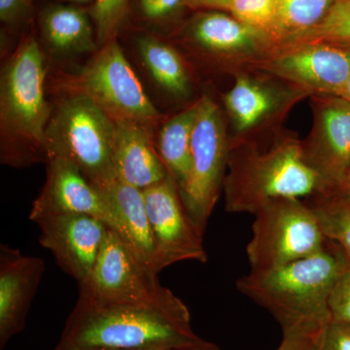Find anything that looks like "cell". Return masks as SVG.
I'll return each instance as SVG.
<instances>
[{
    "mask_svg": "<svg viewBox=\"0 0 350 350\" xmlns=\"http://www.w3.org/2000/svg\"><path fill=\"white\" fill-rule=\"evenodd\" d=\"M350 265L340 246L327 241L324 248L267 271H251L237 282L241 293L268 310L283 334L319 337L331 321L329 301L336 282Z\"/></svg>",
    "mask_w": 350,
    "mask_h": 350,
    "instance_id": "1",
    "label": "cell"
},
{
    "mask_svg": "<svg viewBox=\"0 0 350 350\" xmlns=\"http://www.w3.org/2000/svg\"><path fill=\"white\" fill-rule=\"evenodd\" d=\"M190 315L158 308L105 303L79 295L59 350H174L204 344Z\"/></svg>",
    "mask_w": 350,
    "mask_h": 350,
    "instance_id": "2",
    "label": "cell"
},
{
    "mask_svg": "<svg viewBox=\"0 0 350 350\" xmlns=\"http://www.w3.org/2000/svg\"><path fill=\"white\" fill-rule=\"evenodd\" d=\"M45 68L38 41L25 38L2 70L1 163L15 167L47 163L46 129L52 108L44 96Z\"/></svg>",
    "mask_w": 350,
    "mask_h": 350,
    "instance_id": "3",
    "label": "cell"
},
{
    "mask_svg": "<svg viewBox=\"0 0 350 350\" xmlns=\"http://www.w3.org/2000/svg\"><path fill=\"white\" fill-rule=\"evenodd\" d=\"M231 167L225 179L228 213L255 214L278 199H300L319 192L320 180L294 142L278 145L268 153L248 152L228 159Z\"/></svg>",
    "mask_w": 350,
    "mask_h": 350,
    "instance_id": "4",
    "label": "cell"
},
{
    "mask_svg": "<svg viewBox=\"0 0 350 350\" xmlns=\"http://www.w3.org/2000/svg\"><path fill=\"white\" fill-rule=\"evenodd\" d=\"M115 121L89 96L62 101L46 129L48 161L63 157L75 163L98 189L117 180L113 162Z\"/></svg>",
    "mask_w": 350,
    "mask_h": 350,
    "instance_id": "5",
    "label": "cell"
},
{
    "mask_svg": "<svg viewBox=\"0 0 350 350\" xmlns=\"http://www.w3.org/2000/svg\"><path fill=\"white\" fill-rule=\"evenodd\" d=\"M78 287L79 295L93 300L190 315L185 304L162 285L158 273L148 268L109 228L91 278Z\"/></svg>",
    "mask_w": 350,
    "mask_h": 350,
    "instance_id": "6",
    "label": "cell"
},
{
    "mask_svg": "<svg viewBox=\"0 0 350 350\" xmlns=\"http://www.w3.org/2000/svg\"><path fill=\"white\" fill-rule=\"evenodd\" d=\"M327 241L306 202L273 200L255 213L246 254L251 271H267L312 256L324 248Z\"/></svg>",
    "mask_w": 350,
    "mask_h": 350,
    "instance_id": "7",
    "label": "cell"
},
{
    "mask_svg": "<svg viewBox=\"0 0 350 350\" xmlns=\"http://www.w3.org/2000/svg\"><path fill=\"white\" fill-rule=\"evenodd\" d=\"M75 94L89 96L113 119L152 129L161 118L123 50L112 39L75 78Z\"/></svg>",
    "mask_w": 350,
    "mask_h": 350,
    "instance_id": "8",
    "label": "cell"
},
{
    "mask_svg": "<svg viewBox=\"0 0 350 350\" xmlns=\"http://www.w3.org/2000/svg\"><path fill=\"white\" fill-rule=\"evenodd\" d=\"M229 159L220 110L208 96L199 100L191 145V172L180 196L189 215L202 234L220 196Z\"/></svg>",
    "mask_w": 350,
    "mask_h": 350,
    "instance_id": "9",
    "label": "cell"
},
{
    "mask_svg": "<svg viewBox=\"0 0 350 350\" xmlns=\"http://www.w3.org/2000/svg\"><path fill=\"white\" fill-rule=\"evenodd\" d=\"M162 269L176 262H206L202 236L189 215L170 175L142 190Z\"/></svg>",
    "mask_w": 350,
    "mask_h": 350,
    "instance_id": "10",
    "label": "cell"
},
{
    "mask_svg": "<svg viewBox=\"0 0 350 350\" xmlns=\"http://www.w3.org/2000/svg\"><path fill=\"white\" fill-rule=\"evenodd\" d=\"M39 243L49 250L57 266L79 285L93 273L108 227L98 219L84 214L46 216L34 221Z\"/></svg>",
    "mask_w": 350,
    "mask_h": 350,
    "instance_id": "11",
    "label": "cell"
},
{
    "mask_svg": "<svg viewBox=\"0 0 350 350\" xmlns=\"http://www.w3.org/2000/svg\"><path fill=\"white\" fill-rule=\"evenodd\" d=\"M46 163V181L32 202L29 220L34 222L61 214H84L114 230V218L103 193L88 180L75 163L63 157H53Z\"/></svg>",
    "mask_w": 350,
    "mask_h": 350,
    "instance_id": "12",
    "label": "cell"
},
{
    "mask_svg": "<svg viewBox=\"0 0 350 350\" xmlns=\"http://www.w3.org/2000/svg\"><path fill=\"white\" fill-rule=\"evenodd\" d=\"M45 273L41 258L0 245V347L24 330L32 301Z\"/></svg>",
    "mask_w": 350,
    "mask_h": 350,
    "instance_id": "13",
    "label": "cell"
},
{
    "mask_svg": "<svg viewBox=\"0 0 350 350\" xmlns=\"http://www.w3.org/2000/svg\"><path fill=\"white\" fill-rule=\"evenodd\" d=\"M321 120V137L304 156L319 175L317 193H338L350 172V105L327 107Z\"/></svg>",
    "mask_w": 350,
    "mask_h": 350,
    "instance_id": "14",
    "label": "cell"
},
{
    "mask_svg": "<svg viewBox=\"0 0 350 350\" xmlns=\"http://www.w3.org/2000/svg\"><path fill=\"white\" fill-rule=\"evenodd\" d=\"M115 121L113 162L117 180L138 189L150 187L169 175L147 128L130 120Z\"/></svg>",
    "mask_w": 350,
    "mask_h": 350,
    "instance_id": "15",
    "label": "cell"
},
{
    "mask_svg": "<svg viewBox=\"0 0 350 350\" xmlns=\"http://www.w3.org/2000/svg\"><path fill=\"white\" fill-rule=\"evenodd\" d=\"M273 68L300 84L337 94L350 79V49L312 44L278 57Z\"/></svg>",
    "mask_w": 350,
    "mask_h": 350,
    "instance_id": "16",
    "label": "cell"
},
{
    "mask_svg": "<svg viewBox=\"0 0 350 350\" xmlns=\"http://www.w3.org/2000/svg\"><path fill=\"white\" fill-rule=\"evenodd\" d=\"M98 190L114 218L112 231L116 232L135 254L159 275L162 269L142 189L115 180Z\"/></svg>",
    "mask_w": 350,
    "mask_h": 350,
    "instance_id": "17",
    "label": "cell"
},
{
    "mask_svg": "<svg viewBox=\"0 0 350 350\" xmlns=\"http://www.w3.org/2000/svg\"><path fill=\"white\" fill-rule=\"evenodd\" d=\"M195 42L204 49L217 53L248 52L257 49L266 34L220 12H206L196 16L188 27Z\"/></svg>",
    "mask_w": 350,
    "mask_h": 350,
    "instance_id": "18",
    "label": "cell"
},
{
    "mask_svg": "<svg viewBox=\"0 0 350 350\" xmlns=\"http://www.w3.org/2000/svg\"><path fill=\"white\" fill-rule=\"evenodd\" d=\"M41 27L46 42L59 54H79L96 49L89 15L79 7L48 8L43 14Z\"/></svg>",
    "mask_w": 350,
    "mask_h": 350,
    "instance_id": "19",
    "label": "cell"
},
{
    "mask_svg": "<svg viewBox=\"0 0 350 350\" xmlns=\"http://www.w3.org/2000/svg\"><path fill=\"white\" fill-rule=\"evenodd\" d=\"M198 111L199 101L165 122L155 144L157 152L180 194L190 176L191 145Z\"/></svg>",
    "mask_w": 350,
    "mask_h": 350,
    "instance_id": "20",
    "label": "cell"
},
{
    "mask_svg": "<svg viewBox=\"0 0 350 350\" xmlns=\"http://www.w3.org/2000/svg\"><path fill=\"white\" fill-rule=\"evenodd\" d=\"M138 49L152 77L161 87L174 96H188L187 71L174 48L157 39L142 38L138 40Z\"/></svg>",
    "mask_w": 350,
    "mask_h": 350,
    "instance_id": "21",
    "label": "cell"
},
{
    "mask_svg": "<svg viewBox=\"0 0 350 350\" xmlns=\"http://www.w3.org/2000/svg\"><path fill=\"white\" fill-rule=\"evenodd\" d=\"M225 105L238 130L244 131L259 123L273 109L275 100L261 85L239 77L226 94Z\"/></svg>",
    "mask_w": 350,
    "mask_h": 350,
    "instance_id": "22",
    "label": "cell"
},
{
    "mask_svg": "<svg viewBox=\"0 0 350 350\" xmlns=\"http://www.w3.org/2000/svg\"><path fill=\"white\" fill-rule=\"evenodd\" d=\"M306 202L319 219L327 239L342 248L350 260V202L340 193H314Z\"/></svg>",
    "mask_w": 350,
    "mask_h": 350,
    "instance_id": "23",
    "label": "cell"
},
{
    "mask_svg": "<svg viewBox=\"0 0 350 350\" xmlns=\"http://www.w3.org/2000/svg\"><path fill=\"white\" fill-rule=\"evenodd\" d=\"M338 0H278V36L300 38L322 22Z\"/></svg>",
    "mask_w": 350,
    "mask_h": 350,
    "instance_id": "24",
    "label": "cell"
},
{
    "mask_svg": "<svg viewBox=\"0 0 350 350\" xmlns=\"http://www.w3.org/2000/svg\"><path fill=\"white\" fill-rule=\"evenodd\" d=\"M224 8L267 36H278V0H227Z\"/></svg>",
    "mask_w": 350,
    "mask_h": 350,
    "instance_id": "25",
    "label": "cell"
},
{
    "mask_svg": "<svg viewBox=\"0 0 350 350\" xmlns=\"http://www.w3.org/2000/svg\"><path fill=\"white\" fill-rule=\"evenodd\" d=\"M301 36L319 42L350 43V0H338L325 19Z\"/></svg>",
    "mask_w": 350,
    "mask_h": 350,
    "instance_id": "26",
    "label": "cell"
},
{
    "mask_svg": "<svg viewBox=\"0 0 350 350\" xmlns=\"http://www.w3.org/2000/svg\"><path fill=\"white\" fill-rule=\"evenodd\" d=\"M130 0H94L91 16L98 41L105 45L118 31L125 18Z\"/></svg>",
    "mask_w": 350,
    "mask_h": 350,
    "instance_id": "27",
    "label": "cell"
},
{
    "mask_svg": "<svg viewBox=\"0 0 350 350\" xmlns=\"http://www.w3.org/2000/svg\"><path fill=\"white\" fill-rule=\"evenodd\" d=\"M329 308L332 321L350 323V265L342 271L334 286Z\"/></svg>",
    "mask_w": 350,
    "mask_h": 350,
    "instance_id": "28",
    "label": "cell"
},
{
    "mask_svg": "<svg viewBox=\"0 0 350 350\" xmlns=\"http://www.w3.org/2000/svg\"><path fill=\"white\" fill-rule=\"evenodd\" d=\"M319 350H350V323L331 321L320 333Z\"/></svg>",
    "mask_w": 350,
    "mask_h": 350,
    "instance_id": "29",
    "label": "cell"
},
{
    "mask_svg": "<svg viewBox=\"0 0 350 350\" xmlns=\"http://www.w3.org/2000/svg\"><path fill=\"white\" fill-rule=\"evenodd\" d=\"M140 8L147 19H167L181 10L188 0H139Z\"/></svg>",
    "mask_w": 350,
    "mask_h": 350,
    "instance_id": "30",
    "label": "cell"
},
{
    "mask_svg": "<svg viewBox=\"0 0 350 350\" xmlns=\"http://www.w3.org/2000/svg\"><path fill=\"white\" fill-rule=\"evenodd\" d=\"M31 0H0V18L3 22H13L22 15Z\"/></svg>",
    "mask_w": 350,
    "mask_h": 350,
    "instance_id": "31",
    "label": "cell"
},
{
    "mask_svg": "<svg viewBox=\"0 0 350 350\" xmlns=\"http://www.w3.org/2000/svg\"><path fill=\"white\" fill-rule=\"evenodd\" d=\"M317 338L299 333L283 334L282 342L278 350H304Z\"/></svg>",
    "mask_w": 350,
    "mask_h": 350,
    "instance_id": "32",
    "label": "cell"
},
{
    "mask_svg": "<svg viewBox=\"0 0 350 350\" xmlns=\"http://www.w3.org/2000/svg\"><path fill=\"white\" fill-rule=\"evenodd\" d=\"M189 4L202 6L223 7L224 8L227 0H188Z\"/></svg>",
    "mask_w": 350,
    "mask_h": 350,
    "instance_id": "33",
    "label": "cell"
},
{
    "mask_svg": "<svg viewBox=\"0 0 350 350\" xmlns=\"http://www.w3.org/2000/svg\"><path fill=\"white\" fill-rule=\"evenodd\" d=\"M337 96L345 100V103L350 105V79L347 82L340 91L338 92Z\"/></svg>",
    "mask_w": 350,
    "mask_h": 350,
    "instance_id": "34",
    "label": "cell"
},
{
    "mask_svg": "<svg viewBox=\"0 0 350 350\" xmlns=\"http://www.w3.org/2000/svg\"><path fill=\"white\" fill-rule=\"evenodd\" d=\"M54 350H59L54 349ZM174 350H220L217 345L213 344V342H204V344L197 345V347H190V349H174Z\"/></svg>",
    "mask_w": 350,
    "mask_h": 350,
    "instance_id": "35",
    "label": "cell"
},
{
    "mask_svg": "<svg viewBox=\"0 0 350 350\" xmlns=\"http://www.w3.org/2000/svg\"><path fill=\"white\" fill-rule=\"evenodd\" d=\"M340 194L344 196L345 199L350 202V172L349 176H347V180H345L344 186H342V190H340Z\"/></svg>",
    "mask_w": 350,
    "mask_h": 350,
    "instance_id": "36",
    "label": "cell"
},
{
    "mask_svg": "<svg viewBox=\"0 0 350 350\" xmlns=\"http://www.w3.org/2000/svg\"><path fill=\"white\" fill-rule=\"evenodd\" d=\"M317 340H319V338H317V340H313L312 344L308 345V347H306L304 350H319V342H317Z\"/></svg>",
    "mask_w": 350,
    "mask_h": 350,
    "instance_id": "37",
    "label": "cell"
},
{
    "mask_svg": "<svg viewBox=\"0 0 350 350\" xmlns=\"http://www.w3.org/2000/svg\"><path fill=\"white\" fill-rule=\"evenodd\" d=\"M64 1L72 2V3L76 4H86L94 1V0H64Z\"/></svg>",
    "mask_w": 350,
    "mask_h": 350,
    "instance_id": "38",
    "label": "cell"
},
{
    "mask_svg": "<svg viewBox=\"0 0 350 350\" xmlns=\"http://www.w3.org/2000/svg\"><path fill=\"white\" fill-rule=\"evenodd\" d=\"M345 46H349V49H350V43H349V44H345Z\"/></svg>",
    "mask_w": 350,
    "mask_h": 350,
    "instance_id": "39",
    "label": "cell"
}]
</instances>
